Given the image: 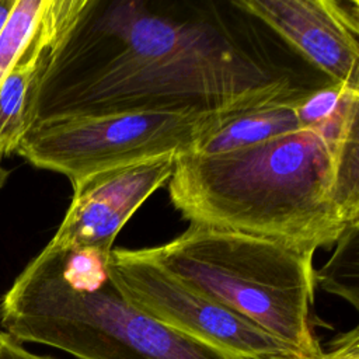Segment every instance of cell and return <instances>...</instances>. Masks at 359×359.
I'll return each instance as SVG.
<instances>
[{
  "instance_id": "obj_1",
  "label": "cell",
  "mask_w": 359,
  "mask_h": 359,
  "mask_svg": "<svg viewBox=\"0 0 359 359\" xmlns=\"http://www.w3.org/2000/svg\"><path fill=\"white\" fill-rule=\"evenodd\" d=\"M255 21L233 0L191 11L87 0L43 76L32 125L123 112L236 115L332 83L304 79Z\"/></svg>"
},
{
  "instance_id": "obj_2",
  "label": "cell",
  "mask_w": 359,
  "mask_h": 359,
  "mask_svg": "<svg viewBox=\"0 0 359 359\" xmlns=\"http://www.w3.org/2000/svg\"><path fill=\"white\" fill-rule=\"evenodd\" d=\"M172 205L189 223L314 250L359 223V100L321 128L174 160Z\"/></svg>"
},
{
  "instance_id": "obj_3",
  "label": "cell",
  "mask_w": 359,
  "mask_h": 359,
  "mask_svg": "<svg viewBox=\"0 0 359 359\" xmlns=\"http://www.w3.org/2000/svg\"><path fill=\"white\" fill-rule=\"evenodd\" d=\"M108 259L46 245L3 294V332L79 359H240L129 303L108 278Z\"/></svg>"
},
{
  "instance_id": "obj_4",
  "label": "cell",
  "mask_w": 359,
  "mask_h": 359,
  "mask_svg": "<svg viewBox=\"0 0 359 359\" xmlns=\"http://www.w3.org/2000/svg\"><path fill=\"white\" fill-rule=\"evenodd\" d=\"M185 286L247 317L306 359L321 353L313 332L316 250L189 223L168 243L136 250Z\"/></svg>"
},
{
  "instance_id": "obj_5",
  "label": "cell",
  "mask_w": 359,
  "mask_h": 359,
  "mask_svg": "<svg viewBox=\"0 0 359 359\" xmlns=\"http://www.w3.org/2000/svg\"><path fill=\"white\" fill-rule=\"evenodd\" d=\"M236 115L123 112L50 118L34 123L15 153L38 168L66 175L74 185L105 170L189 153Z\"/></svg>"
},
{
  "instance_id": "obj_6",
  "label": "cell",
  "mask_w": 359,
  "mask_h": 359,
  "mask_svg": "<svg viewBox=\"0 0 359 359\" xmlns=\"http://www.w3.org/2000/svg\"><path fill=\"white\" fill-rule=\"evenodd\" d=\"M107 272L135 307L208 345L240 359H306L247 317L185 286L136 250L112 248Z\"/></svg>"
},
{
  "instance_id": "obj_7",
  "label": "cell",
  "mask_w": 359,
  "mask_h": 359,
  "mask_svg": "<svg viewBox=\"0 0 359 359\" xmlns=\"http://www.w3.org/2000/svg\"><path fill=\"white\" fill-rule=\"evenodd\" d=\"M332 83L359 87L358 0H233Z\"/></svg>"
},
{
  "instance_id": "obj_8",
  "label": "cell",
  "mask_w": 359,
  "mask_h": 359,
  "mask_svg": "<svg viewBox=\"0 0 359 359\" xmlns=\"http://www.w3.org/2000/svg\"><path fill=\"white\" fill-rule=\"evenodd\" d=\"M174 160V156L144 160L93 174L74 184L72 203L46 245L109 255L126 222L168 182Z\"/></svg>"
},
{
  "instance_id": "obj_9",
  "label": "cell",
  "mask_w": 359,
  "mask_h": 359,
  "mask_svg": "<svg viewBox=\"0 0 359 359\" xmlns=\"http://www.w3.org/2000/svg\"><path fill=\"white\" fill-rule=\"evenodd\" d=\"M87 0H48L43 14L0 86V151L15 153L32 126L35 100L50 60Z\"/></svg>"
},
{
  "instance_id": "obj_10",
  "label": "cell",
  "mask_w": 359,
  "mask_h": 359,
  "mask_svg": "<svg viewBox=\"0 0 359 359\" xmlns=\"http://www.w3.org/2000/svg\"><path fill=\"white\" fill-rule=\"evenodd\" d=\"M297 100L278 101L241 112L202 137L189 153L223 154L297 132L302 129L294 111Z\"/></svg>"
},
{
  "instance_id": "obj_11",
  "label": "cell",
  "mask_w": 359,
  "mask_h": 359,
  "mask_svg": "<svg viewBox=\"0 0 359 359\" xmlns=\"http://www.w3.org/2000/svg\"><path fill=\"white\" fill-rule=\"evenodd\" d=\"M359 223L348 227L335 243L331 259L316 271V285L359 307Z\"/></svg>"
},
{
  "instance_id": "obj_12",
  "label": "cell",
  "mask_w": 359,
  "mask_h": 359,
  "mask_svg": "<svg viewBox=\"0 0 359 359\" xmlns=\"http://www.w3.org/2000/svg\"><path fill=\"white\" fill-rule=\"evenodd\" d=\"M48 0H15L0 32V86L32 36Z\"/></svg>"
},
{
  "instance_id": "obj_13",
  "label": "cell",
  "mask_w": 359,
  "mask_h": 359,
  "mask_svg": "<svg viewBox=\"0 0 359 359\" xmlns=\"http://www.w3.org/2000/svg\"><path fill=\"white\" fill-rule=\"evenodd\" d=\"M310 359H359V328L339 334L330 342L327 351Z\"/></svg>"
},
{
  "instance_id": "obj_14",
  "label": "cell",
  "mask_w": 359,
  "mask_h": 359,
  "mask_svg": "<svg viewBox=\"0 0 359 359\" xmlns=\"http://www.w3.org/2000/svg\"><path fill=\"white\" fill-rule=\"evenodd\" d=\"M0 359H55L48 355H38L24 348L8 334L0 331Z\"/></svg>"
},
{
  "instance_id": "obj_15",
  "label": "cell",
  "mask_w": 359,
  "mask_h": 359,
  "mask_svg": "<svg viewBox=\"0 0 359 359\" xmlns=\"http://www.w3.org/2000/svg\"><path fill=\"white\" fill-rule=\"evenodd\" d=\"M15 0H0V32L14 7Z\"/></svg>"
},
{
  "instance_id": "obj_16",
  "label": "cell",
  "mask_w": 359,
  "mask_h": 359,
  "mask_svg": "<svg viewBox=\"0 0 359 359\" xmlns=\"http://www.w3.org/2000/svg\"><path fill=\"white\" fill-rule=\"evenodd\" d=\"M3 156H4V154L0 151V188L6 184V181H7V178H8V171L1 167V157H3Z\"/></svg>"
}]
</instances>
